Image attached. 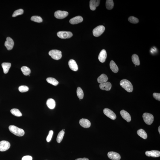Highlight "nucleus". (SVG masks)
Instances as JSON below:
<instances>
[{
    "label": "nucleus",
    "mask_w": 160,
    "mask_h": 160,
    "mask_svg": "<svg viewBox=\"0 0 160 160\" xmlns=\"http://www.w3.org/2000/svg\"><path fill=\"white\" fill-rule=\"evenodd\" d=\"M103 113L106 116L112 120H115L116 118V115L113 111L108 108H105L103 110Z\"/></svg>",
    "instance_id": "8"
},
{
    "label": "nucleus",
    "mask_w": 160,
    "mask_h": 160,
    "mask_svg": "<svg viewBox=\"0 0 160 160\" xmlns=\"http://www.w3.org/2000/svg\"><path fill=\"white\" fill-rule=\"evenodd\" d=\"M121 115L123 118L126 120L128 122H129L131 120V117L130 115L127 111L123 110L120 112Z\"/></svg>",
    "instance_id": "19"
},
{
    "label": "nucleus",
    "mask_w": 160,
    "mask_h": 160,
    "mask_svg": "<svg viewBox=\"0 0 160 160\" xmlns=\"http://www.w3.org/2000/svg\"><path fill=\"white\" fill-rule=\"evenodd\" d=\"M21 70L22 71L24 75L27 76L29 75L31 73V70L27 66H23L21 68Z\"/></svg>",
    "instance_id": "26"
},
{
    "label": "nucleus",
    "mask_w": 160,
    "mask_h": 160,
    "mask_svg": "<svg viewBox=\"0 0 160 160\" xmlns=\"http://www.w3.org/2000/svg\"><path fill=\"white\" fill-rule=\"evenodd\" d=\"M14 45V42L13 39L9 37H7L6 41L4 43V45L6 47L7 50L9 51L11 50L13 48Z\"/></svg>",
    "instance_id": "10"
},
{
    "label": "nucleus",
    "mask_w": 160,
    "mask_h": 160,
    "mask_svg": "<svg viewBox=\"0 0 160 160\" xmlns=\"http://www.w3.org/2000/svg\"><path fill=\"white\" fill-rule=\"evenodd\" d=\"M31 21L37 23H41L42 21V18L39 16H32L31 17Z\"/></svg>",
    "instance_id": "32"
},
{
    "label": "nucleus",
    "mask_w": 160,
    "mask_h": 160,
    "mask_svg": "<svg viewBox=\"0 0 160 160\" xmlns=\"http://www.w3.org/2000/svg\"><path fill=\"white\" fill-rule=\"evenodd\" d=\"M68 65L70 69L74 71H77L78 70V66L75 61L71 59L68 62Z\"/></svg>",
    "instance_id": "16"
},
{
    "label": "nucleus",
    "mask_w": 160,
    "mask_h": 160,
    "mask_svg": "<svg viewBox=\"0 0 160 160\" xmlns=\"http://www.w3.org/2000/svg\"><path fill=\"white\" fill-rule=\"evenodd\" d=\"M48 83L51 84L54 86H56L59 83V82L55 79L52 77H48L46 79Z\"/></svg>",
    "instance_id": "27"
},
{
    "label": "nucleus",
    "mask_w": 160,
    "mask_h": 160,
    "mask_svg": "<svg viewBox=\"0 0 160 160\" xmlns=\"http://www.w3.org/2000/svg\"><path fill=\"white\" fill-rule=\"evenodd\" d=\"M143 117L145 123L146 124L151 125L153 122L154 117L152 114L145 113L143 114Z\"/></svg>",
    "instance_id": "5"
},
{
    "label": "nucleus",
    "mask_w": 160,
    "mask_h": 160,
    "mask_svg": "<svg viewBox=\"0 0 160 160\" xmlns=\"http://www.w3.org/2000/svg\"><path fill=\"white\" fill-rule=\"evenodd\" d=\"M105 30V27L103 25L98 26L93 30V34L95 37H98L101 35L104 32Z\"/></svg>",
    "instance_id": "4"
},
{
    "label": "nucleus",
    "mask_w": 160,
    "mask_h": 160,
    "mask_svg": "<svg viewBox=\"0 0 160 160\" xmlns=\"http://www.w3.org/2000/svg\"><path fill=\"white\" fill-rule=\"evenodd\" d=\"M68 14L67 12L58 10L55 12L54 16L55 17L58 19H63L66 17Z\"/></svg>",
    "instance_id": "7"
},
{
    "label": "nucleus",
    "mask_w": 160,
    "mask_h": 160,
    "mask_svg": "<svg viewBox=\"0 0 160 160\" xmlns=\"http://www.w3.org/2000/svg\"><path fill=\"white\" fill-rule=\"evenodd\" d=\"M153 96L155 99L159 100H160V93H154L153 94Z\"/></svg>",
    "instance_id": "37"
},
{
    "label": "nucleus",
    "mask_w": 160,
    "mask_h": 160,
    "mask_svg": "<svg viewBox=\"0 0 160 160\" xmlns=\"http://www.w3.org/2000/svg\"><path fill=\"white\" fill-rule=\"evenodd\" d=\"M79 123L82 127L85 128H88L90 127L91 122L87 119L82 118L80 120Z\"/></svg>",
    "instance_id": "13"
},
{
    "label": "nucleus",
    "mask_w": 160,
    "mask_h": 160,
    "mask_svg": "<svg viewBox=\"0 0 160 160\" xmlns=\"http://www.w3.org/2000/svg\"><path fill=\"white\" fill-rule=\"evenodd\" d=\"M75 160H89L87 158H78V159H76Z\"/></svg>",
    "instance_id": "39"
},
{
    "label": "nucleus",
    "mask_w": 160,
    "mask_h": 160,
    "mask_svg": "<svg viewBox=\"0 0 160 160\" xmlns=\"http://www.w3.org/2000/svg\"><path fill=\"white\" fill-rule=\"evenodd\" d=\"M64 133L65 132L64 131L63 129L59 132L58 134V135L57 139H56L58 143H60L61 142L63 138Z\"/></svg>",
    "instance_id": "29"
},
{
    "label": "nucleus",
    "mask_w": 160,
    "mask_h": 160,
    "mask_svg": "<svg viewBox=\"0 0 160 160\" xmlns=\"http://www.w3.org/2000/svg\"><path fill=\"white\" fill-rule=\"evenodd\" d=\"M49 55L54 60H59L62 57V52L57 50H53L50 51Z\"/></svg>",
    "instance_id": "3"
},
{
    "label": "nucleus",
    "mask_w": 160,
    "mask_h": 160,
    "mask_svg": "<svg viewBox=\"0 0 160 160\" xmlns=\"http://www.w3.org/2000/svg\"><path fill=\"white\" fill-rule=\"evenodd\" d=\"M110 67L113 72L117 73L119 71V68L116 64L113 61H111L110 63Z\"/></svg>",
    "instance_id": "22"
},
{
    "label": "nucleus",
    "mask_w": 160,
    "mask_h": 160,
    "mask_svg": "<svg viewBox=\"0 0 160 160\" xmlns=\"http://www.w3.org/2000/svg\"><path fill=\"white\" fill-rule=\"evenodd\" d=\"M128 20L132 24H136L139 22V20L137 18L133 16H131L128 19Z\"/></svg>",
    "instance_id": "34"
},
{
    "label": "nucleus",
    "mask_w": 160,
    "mask_h": 160,
    "mask_svg": "<svg viewBox=\"0 0 160 160\" xmlns=\"http://www.w3.org/2000/svg\"><path fill=\"white\" fill-rule=\"evenodd\" d=\"M114 6L113 1L112 0H107L106 1V7L107 9L111 10L113 8Z\"/></svg>",
    "instance_id": "28"
},
{
    "label": "nucleus",
    "mask_w": 160,
    "mask_h": 160,
    "mask_svg": "<svg viewBox=\"0 0 160 160\" xmlns=\"http://www.w3.org/2000/svg\"><path fill=\"white\" fill-rule=\"evenodd\" d=\"M46 104L50 109H53L56 106V102L53 99L49 98L47 100Z\"/></svg>",
    "instance_id": "20"
},
{
    "label": "nucleus",
    "mask_w": 160,
    "mask_h": 160,
    "mask_svg": "<svg viewBox=\"0 0 160 160\" xmlns=\"http://www.w3.org/2000/svg\"><path fill=\"white\" fill-rule=\"evenodd\" d=\"M57 35L61 39H66L70 38L72 37L73 34L70 32L60 31L58 32Z\"/></svg>",
    "instance_id": "6"
},
{
    "label": "nucleus",
    "mask_w": 160,
    "mask_h": 160,
    "mask_svg": "<svg viewBox=\"0 0 160 160\" xmlns=\"http://www.w3.org/2000/svg\"><path fill=\"white\" fill-rule=\"evenodd\" d=\"M83 21V18L82 16H78L73 18L70 20L69 22L72 24H76L80 23Z\"/></svg>",
    "instance_id": "18"
},
{
    "label": "nucleus",
    "mask_w": 160,
    "mask_h": 160,
    "mask_svg": "<svg viewBox=\"0 0 160 160\" xmlns=\"http://www.w3.org/2000/svg\"><path fill=\"white\" fill-rule=\"evenodd\" d=\"M145 154L148 157H152L153 158L159 157L160 156V152L157 150L147 151Z\"/></svg>",
    "instance_id": "12"
},
{
    "label": "nucleus",
    "mask_w": 160,
    "mask_h": 160,
    "mask_svg": "<svg viewBox=\"0 0 160 160\" xmlns=\"http://www.w3.org/2000/svg\"><path fill=\"white\" fill-rule=\"evenodd\" d=\"M10 143L8 141H2L0 142V151L4 152L9 149Z\"/></svg>",
    "instance_id": "9"
},
{
    "label": "nucleus",
    "mask_w": 160,
    "mask_h": 160,
    "mask_svg": "<svg viewBox=\"0 0 160 160\" xmlns=\"http://www.w3.org/2000/svg\"><path fill=\"white\" fill-rule=\"evenodd\" d=\"M77 96L80 99H83L84 97V93L81 88L79 87L77 88Z\"/></svg>",
    "instance_id": "31"
},
{
    "label": "nucleus",
    "mask_w": 160,
    "mask_h": 160,
    "mask_svg": "<svg viewBox=\"0 0 160 160\" xmlns=\"http://www.w3.org/2000/svg\"><path fill=\"white\" fill-rule=\"evenodd\" d=\"M24 10L22 9H19L18 10H17L14 12L12 16L13 17H15L19 15H21L23 14L24 13Z\"/></svg>",
    "instance_id": "33"
},
{
    "label": "nucleus",
    "mask_w": 160,
    "mask_h": 160,
    "mask_svg": "<svg viewBox=\"0 0 160 160\" xmlns=\"http://www.w3.org/2000/svg\"><path fill=\"white\" fill-rule=\"evenodd\" d=\"M112 84L109 82H106V83H101L99 85L100 89L106 91L110 90L112 88Z\"/></svg>",
    "instance_id": "15"
},
{
    "label": "nucleus",
    "mask_w": 160,
    "mask_h": 160,
    "mask_svg": "<svg viewBox=\"0 0 160 160\" xmlns=\"http://www.w3.org/2000/svg\"><path fill=\"white\" fill-rule=\"evenodd\" d=\"M132 61L134 64L135 65H139L140 64V62L138 56L137 55L134 54L132 57Z\"/></svg>",
    "instance_id": "25"
},
{
    "label": "nucleus",
    "mask_w": 160,
    "mask_h": 160,
    "mask_svg": "<svg viewBox=\"0 0 160 160\" xmlns=\"http://www.w3.org/2000/svg\"><path fill=\"white\" fill-rule=\"evenodd\" d=\"M10 112L13 115L16 117H20L22 116V113L18 109H12L11 110Z\"/></svg>",
    "instance_id": "30"
},
{
    "label": "nucleus",
    "mask_w": 160,
    "mask_h": 160,
    "mask_svg": "<svg viewBox=\"0 0 160 160\" xmlns=\"http://www.w3.org/2000/svg\"><path fill=\"white\" fill-rule=\"evenodd\" d=\"M53 132L52 130H51L49 131L48 136H47L46 138L47 141L48 142H49L51 141L52 138L53 134Z\"/></svg>",
    "instance_id": "36"
},
{
    "label": "nucleus",
    "mask_w": 160,
    "mask_h": 160,
    "mask_svg": "<svg viewBox=\"0 0 160 160\" xmlns=\"http://www.w3.org/2000/svg\"><path fill=\"white\" fill-rule=\"evenodd\" d=\"M135 67H136V65H135Z\"/></svg>",
    "instance_id": "41"
},
{
    "label": "nucleus",
    "mask_w": 160,
    "mask_h": 160,
    "mask_svg": "<svg viewBox=\"0 0 160 160\" xmlns=\"http://www.w3.org/2000/svg\"><path fill=\"white\" fill-rule=\"evenodd\" d=\"M158 131H159V133L160 134V126H159V127L158 128Z\"/></svg>",
    "instance_id": "40"
},
{
    "label": "nucleus",
    "mask_w": 160,
    "mask_h": 160,
    "mask_svg": "<svg viewBox=\"0 0 160 160\" xmlns=\"http://www.w3.org/2000/svg\"><path fill=\"white\" fill-rule=\"evenodd\" d=\"M120 85L122 87L128 92H131L133 91V86L129 81L124 79L120 81Z\"/></svg>",
    "instance_id": "1"
},
{
    "label": "nucleus",
    "mask_w": 160,
    "mask_h": 160,
    "mask_svg": "<svg viewBox=\"0 0 160 160\" xmlns=\"http://www.w3.org/2000/svg\"><path fill=\"white\" fill-rule=\"evenodd\" d=\"M32 158L31 156H24L22 158V160H32Z\"/></svg>",
    "instance_id": "38"
},
{
    "label": "nucleus",
    "mask_w": 160,
    "mask_h": 160,
    "mask_svg": "<svg viewBox=\"0 0 160 160\" xmlns=\"http://www.w3.org/2000/svg\"><path fill=\"white\" fill-rule=\"evenodd\" d=\"M108 78L105 74H102L97 79V81L100 84L106 83L107 81Z\"/></svg>",
    "instance_id": "21"
},
{
    "label": "nucleus",
    "mask_w": 160,
    "mask_h": 160,
    "mask_svg": "<svg viewBox=\"0 0 160 160\" xmlns=\"http://www.w3.org/2000/svg\"><path fill=\"white\" fill-rule=\"evenodd\" d=\"M20 92L21 93H24L27 92L29 91V88L28 87L25 85H22L20 86L19 88Z\"/></svg>",
    "instance_id": "35"
},
{
    "label": "nucleus",
    "mask_w": 160,
    "mask_h": 160,
    "mask_svg": "<svg viewBox=\"0 0 160 160\" xmlns=\"http://www.w3.org/2000/svg\"><path fill=\"white\" fill-rule=\"evenodd\" d=\"M9 129L12 133L18 136H23L25 133L23 129L15 126H9Z\"/></svg>",
    "instance_id": "2"
},
{
    "label": "nucleus",
    "mask_w": 160,
    "mask_h": 160,
    "mask_svg": "<svg viewBox=\"0 0 160 160\" xmlns=\"http://www.w3.org/2000/svg\"><path fill=\"white\" fill-rule=\"evenodd\" d=\"M107 57V53L105 50L103 49L99 54L98 59L99 61L102 63L105 61Z\"/></svg>",
    "instance_id": "17"
},
{
    "label": "nucleus",
    "mask_w": 160,
    "mask_h": 160,
    "mask_svg": "<svg viewBox=\"0 0 160 160\" xmlns=\"http://www.w3.org/2000/svg\"><path fill=\"white\" fill-rule=\"evenodd\" d=\"M100 0H91L90 1V7L91 10L94 11L99 5Z\"/></svg>",
    "instance_id": "14"
},
{
    "label": "nucleus",
    "mask_w": 160,
    "mask_h": 160,
    "mask_svg": "<svg viewBox=\"0 0 160 160\" xmlns=\"http://www.w3.org/2000/svg\"><path fill=\"white\" fill-rule=\"evenodd\" d=\"M137 133L139 136L141 137V138L144 139H146L147 138V134L146 133L145 131L143 129H139L137 131Z\"/></svg>",
    "instance_id": "24"
},
{
    "label": "nucleus",
    "mask_w": 160,
    "mask_h": 160,
    "mask_svg": "<svg viewBox=\"0 0 160 160\" xmlns=\"http://www.w3.org/2000/svg\"><path fill=\"white\" fill-rule=\"evenodd\" d=\"M1 66L3 70L4 73L7 74L11 66V64L9 63H3L1 64Z\"/></svg>",
    "instance_id": "23"
},
{
    "label": "nucleus",
    "mask_w": 160,
    "mask_h": 160,
    "mask_svg": "<svg viewBox=\"0 0 160 160\" xmlns=\"http://www.w3.org/2000/svg\"><path fill=\"white\" fill-rule=\"evenodd\" d=\"M107 155L108 158L113 160H120L121 159V156L119 154L115 152H109Z\"/></svg>",
    "instance_id": "11"
}]
</instances>
